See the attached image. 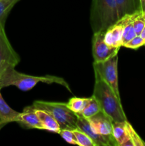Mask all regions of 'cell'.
<instances>
[{"mask_svg":"<svg viewBox=\"0 0 145 146\" xmlns=\"http://www.w3.org/2000/svg\"><path fill=\"white\" fill-rule=\"evenodd\" d=\"M105 31L93 33L92 38V52L94 62H101L118 54L120 48L111 47L105 44L104 35Z\"/></svg>","mask_w":145,"mask_h":146,"instance_id":"7","label":"cell"},{"mask_svg":"<svg viewBox=\"0 0 145 146\" xmlns=\"http://www.w3.org/2000/svg\"><path fill=\"white\" fill-rule=\"evenodd\" d=\"M0 121H2V120H1V117H0ZM3 122H4V121H3ZM5 123H6V122H5Z\"/></svg>","mask_w":145,"mask_h":146,"instance_id":"28","label":"cell"},{"mask_svg":"<svg viewBox=\"0 0 145 146\" xmlns=\"http://www.w3.org/2000/svg\"><path fill=\"white\" fill-rule=\"evenodd\" d=\"M101 111V108L98 104L96 98L92 96L90 97V101L86 106L83 109V111L80 113V115L85 117L87 119H89L91 117L94 116Z\"/></svg>","mask_w":145,"mask_h":146,"instance_id":"16","label":"cell"},{"mask_svg":"<svg viewBox=\"0 0 145 146\" xmlns=\"http://www.w3.org/2000/svg\"><path fill=\"white\" fill-rule=\"evenodd\" d=\"M90 101V98H78V97H72L67 103L68 108L73 111L75 113L80 114Z\"/></svg>","mask_w":145,"mask_h":146,"instance_id":"17","label":"cell"},{"mask_svg":"<svg viewBox=\"0 0 145 146\" xmlns=\"http://www.w3.org/2000/svg\"><path fill=\"white\" fill-rule=\"evenodd\" d=\"M38 83L59 84L71 92L69 85L63 78L50 75L44 76L28 75L17 71L15 69V67L7 68L2 74L0 78V89L10 86H14L21 91H28L32 89Z\"/></svg>","mask_w":145,"mask_h":146,"instance_id":"2","label":"cell"},{"mask_svg":"<svg viewBox=\"0 0 145 146\" xmlns=\"http://www.w3.org/2000/svg\"><path fill=\"white\" fill-rule=\"evenodd\" d=\"M35 110L44 130L59 133L61 130V127L52 115H51L49 113L44 111V110L36 109V108H35Z\"/></svg>","mask_w":145,"mask_h":146,"instance_id":"14","label":"cell"},{"mask_svg":"<svg viewBox=\"0 0 145 146\" xmlns=\"http://www.w3.org/2000/svg\"><path fill=\"white\" fill-rule=\"evenodd\" d=\"M33 107L49 113L58 123L61 129L72 131L78 128V114L75 113L68 108L67 103L36 101L33 104Z\"/></svg>","mask_w":145,"mask_h":146,"instance_id":"4","label":"cell"},{"mask_svg":"<svg viewBox=\"0 0 145 146\" xmlns=\"http://www.w3.org/2000/svg\"><path fill=\"white\" fill-rule=\"evenodd\" d=\"M122 32L123 24L120 19L111 26L105 31L104 35V41L105 44L111 47L120 48L122 46Z\"/></svg>","mask_w":145,"mask_h":146,"instance_id":"10","label":"cell"},{"mask_svg":"<svg viewBox=\"0 0 145 146\" xmlns=\"http://www.w3.org/2000/svg\"><path fill=\"white\" fill-rule=\"evenodd\" d=\"M144 45H145V44H144Z\"/></svg>","mask_w":145,"mask_h":146,"instance_id":"29","label":"cell"},{"mask_svg":"<svg viewBox=\"0 0 145 146\" xmlns=\"http://www.w3.org/2000/svg\"><path fill=\"white\" fill-rule=\"evenodd\" d=\"M19 61V56L7 38L4 24H0V78L7 68L15 67Z\"/></svg>","mask_w":145,"mask_h":146,"instance_id":"6","label":"cell"},{"mask_svg":"<svg viewBox=\"0 0 145 146\" xmlns=\"http://www.w3.org/2000/svg\"><path fill=\"white\" fill-rule=\"evenodd\" d=\"M78 121H77L78 128L86 133L92 139L95 146H114L113 143L110 140L94 132L91 128L88 119L85 118L80 114H78Z\"/></svg>","mask_w":145,"mask_h":146,"instance_id":"9","label":"cell"},{"mask_svg":"<svg viewBox=\"0 0 145 146\" xmlns=\"http://www.w3.org/2000/svg\"><path fill=\"white\" fill-rule=\"evenodd\" d=\"M127 128L129 137H130L131 140L134 143V146H145V143L142 141V138L136 133L133 127L128 121L127 122Z\"/></svg>","mask_w":145,"mask_h":146,"instance_id":"21","label":"cell"},{"mask_svg":"<svg viewBox=\"0 0 145 146\" xmlns=\"http://www.w3.org/2000/svg\"><path fill=\"white\" fill-rule=\"evenodd\" d=\"M140 36L142 37V38L145 41V26H144V27L143 30L142 31V32H141Z\"/></svg>","mask_w":145,"mask_h":146,"instance_id":"25","label":"cell"},{"mask_svg":"<svg viewBox=\"0 0 145 146\" xmlns=\"http://www.w3.org/2000/svg\"><path fill=\"white\" fill-rule=\"evenodd\" d=\"M139 6H140V10L142 11L145 12V0H139Z\"/></svg>","mask_w":145,"mask_h":146,"instance_id":"24","label":"cell"},{"mask_svg":"<svg viewBox=\"0 0 145 146\" xmlns=\"http://www.w3.org/2000/svg\"><path fill=\"white\" fill-rule=\"evenodd\" d=\"M118 54L101 62H94V71L111 87L117 96L121 99L118 86Z\"/></svg>","mask_w":145,"mask_h":146,"instance_id":"5","label":"cell"},{"mask_svg":"<svg viewBox=\"0 0 145 146\" xmlns=\"http://www.w3.org/2000/svg\"><path fill=\"white\" fill-rule=\"evenodd\" d=\"M16 2V1L0 0V24H5L9 13Z\"/></svg>","mask_w":145,"mask_h":146,"instance_id":"18","label":"cell"},{"mask_svg":"<svg viewBox=\"0 0 145 146\" xmlns=\"http://www.w3.org/2000/svg\"><path fill=\"white\" fill-rule=\"evenodd\" d=\"M145 41L140 36H136L134 38L127 43L124 45V46L126 48H131V49H137L138 48L141 47L142 46L144 45Z\"/></svg>","mask_w":145,"mask_h":146,"instance_id":"23","label":"cell"},{"mask_svg":"<svg viewBox=\"0 0 145 146\" xmlns=\"http://www.w3.org/2000/svg\"><path fill=\"white\" fill-rule=\"evenodd\" d=\"M127 122H113L112 134L118 146H134L127 128Z\"/></svg>","mask_w":145,"mask_h":146,"instance_id":"12","label":"cell"},{"mask_svg":"<svg viewBox=\"0 0 145 146\" xmlns=\"http://www.w3.org/2000/svg\"><path fill=\"white\" fill-rule=\"evenodd\" d=\"M9 1H18V0H9Z\"/></svg>","mask_w":145,"mask_h":146,"instance_id":"27","label":"cell"},{"mask_svg":"<svg viewBox=\"0 0 145 146\" xmlns=\"http://www.w3.org/2000/svg\"><path fill=\"white\" fill-rule=\"evenodd\" d=\"M72 131H73L74 134H75V138H76L77 143H78V145L95 146L92 139L86 133L82 132V131L77 128V129L72 130Z\"/></svg>","mask_w":145,"mask_h":146,"instance_id":"19","label":"cell"},{"mask_svg":"<svg viewBox=\"0 0 145 146\" xmlns=\"http://www.w3.org/2000/svg\"><path fill=\"white\" fill-rule=\"evenodd\" d=\"M118 19L115 0H92L90 21L93 33L105 31Z\"/></svg>","mask_w":145,"mask_h":146,"instance_id":"3","label":"cell"},{"mask_svg":"<svg viewBox=\"0 0 145 146\" xmlns=\"http://www.w3.org/2000/svg\"><path fill=\"white\" fill-rule=\"evenodd\" d=\"M115 3L119 19L140 10L139 0H115Z\"/></svg>","mask_w":145,"mask_h":146,"instance_id":"13","label":"cell"},{"mask_svg":"<svg viewBox=\"0 0 145 146\" xmlns=\"http://www.w3.org/2000/svg\"><path fill=\"white\" fill-rule=\"evenodd\" d=\"M17 123L25 125L28 128L44 130L39 118L36 113L35 108L32 106H27L23 112L20 113L18 121Z\"/></svg>","mask_w":145,"mask_h":146,"instance_id":"11","label":"cell"},{"mask_svg":"<svg viewBox=\"0 0 145 146\" xmlns=\"http://www.w3.org/2000/svg\"><path fill=\"white\" fill-rule=\"evenodd\" d=\"M133 26L136 36H140L141 32L145 26V12L139 11L133 20Z\"/></svg>","mask_w":145,"mask_h":146,"instance_id":"20","label":"cell"},{"mask_svg":"<svg viewBox=\"0 0 145 146\" xmlns=\"http://www.w3.org/2000/svg\"><path fill=\"white\" fill-rule=\"evenodd\" d=\"M20 113L13 110L6 103L0 93V117L4 122H18Z\"/></svg>","mask_w":145,"mask_h":146,"instance_id":"15","label":"cell"},{"mask_svg":"<svg viewBox=\"0 0 145 146\" xmlns=\"http://www.w3.org/2000/svg\"><path fill=\"white\" fill-rule=\"evenodd\" d=\"M62 138H63L67 143L72 145H78L76 138H75V134L72 130L68 129H61L59 133Z\"/></svg>","mask_w":145,"mask_h":146,"instance_id":"22","label":"cell"},{"mask_svg":"<svg viewBox=\"0 0 145 146\" xmlns=\"http://www.w3.org/2000/svg\"><path fill=\"white\" fill-rule=\"evenodd\" d=\"M7 123H5V122H3V121H0V131H1V128H3V127L4 126V125H7Z\"/></svg>","mask_w":145,"mask_h":146,"instance_id":"26","label":"cell"},{"mask_svg":"<svg viewBox=\"0 0 145 146\" xmlns=\"http://www.w3.org/2000/svg\"><path fill=\"white\" fill-rule=\"evenodd\" d=\"M94 132L105 136L113 143L114 146H118L112 134L113 121L102 111L88 119Z\"/></svg>","mask_w":145,"mask_h":146,"instance_id":"8","label":"cell"},{"mask_svg":"<svg viewBox=\"0 0 145 146\" xmlns=\"http://www.w3.org/2000/svg\"><path fill=\"white\" fill-rule=\"evenodd\" d=\"M95 72V86L93 96L98 101L101 111L112 120L113 122L127 121L121 99H119L111 87L101 78L97 71Z\"/></svg>","mask_w":145,"mask_h":146,"instance_id":"1","label":"cell"}]
</instances>
